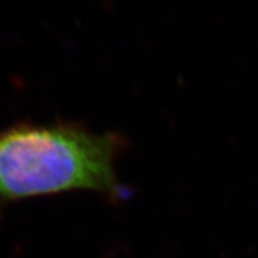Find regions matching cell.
I'll return each mask as SVG.
<instances>
[{
  "label": "cell",
  "mask_w": 258,
  "mask_h": 258,
  "mask_svg": "<svg viewBox=\"0 0 258 258\" xmlns=\"http://www.w3.org/2000/svg\"><path fill=\"white\" fill-rule=\"evenodd\" d=\"M129 147L115 132L77 122H19L0 131V207L35 196L89 190L121 201L116 163Z\"/></svg>",
  "instance_id": "obj_1"
}]
</instances>
